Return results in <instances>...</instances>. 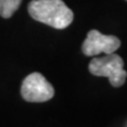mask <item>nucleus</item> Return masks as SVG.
<instances>
[{"label":"nucleus","mask_w":127,"mask_h":127,"mask_svg":"<svg viewBox=\"0 0 127 127\" xmlns=\"http://www.w3.org/2000/svg\"><path fill=\"white\" fill-rule=\"evenodd\" d=\"M27 9L34 20L57 30L68 27L74 17L63 0H32Z\"/></svg>","instance_id":"nucleus-1"},{"label":"nucleus","mask_w":127,"mask_h":127,"mask_svg":"<svg viewBox=\"0 0 127 127\" xmlns=\"http://www.w3.org/2000/svg\"><path fill=\"white\" fill-rule=\"evenodd\" d=\"M119 38L114 35H105L96 30H91L82 44V52L85 55L93 57L100 53L111 54L120 47Z\"/></svg>","instance_id":"nucleus-4"},{"label":"nucleus","mask_w":127,"mask_h":127,"mask_svg":"<svg viewBox=\"0 0 127 127\" xmlns=\"http://www.w3.org/2000/svg\"><path fill=\"white\" fill-rule=\"evenodd\" d=\"M21 96L30 102L48 101L54 95V88L46 78L38 72L31 73L24 79L21 85Z\"/></svg>","instance_id":"nucleus-3"},{"label":"nucleus","mask_w":127,"mask_h":127,"mask_svg":"<svg viewBox=\"0 0 127 127\" xmlns=\"http://www.w3.org/2000/svg\"><path fill=\"white\" fill-rule=\"evenodd\" d=\"M20 4L21 0H0V15L2 18H11Z\"/></svg>","instance_id":"nucleus-5"},{"label":"nucleus","mask_w":127,"mask_h":127,"mask_svg":"<svg viewBox=\"0 0 127 127\" xmlns=\"http://www.w3.org/2000/svg\"><path fill=\"white\" fill-rule=\"evenodd\" d=\"M88 69L93 75L107 77L111 85L114 87L123 86L127 78V72L124 69L123 58L115 53L92 59L88 65Z\"/></svg>","instance_id":"nucleus-2"}]
</instances>
